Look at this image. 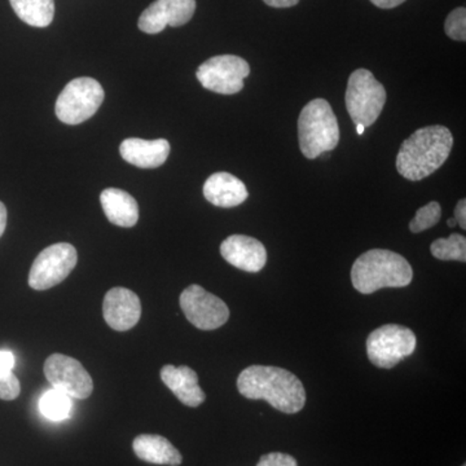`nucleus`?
<instances>
[{
  "label": "nucleus",
  "mask_w": 466,
  "mask_h": 466,
  "mask_svg": "<svg viewBox=\"0 0 466 466\" xmlns=\"http://www.w3.org/2000/svg\"><path fill=\"white\" fill-rule=\"evenodd\" d=\"M238 389L248 400H266L275 410L297 413L305 407L306 391L300 380L283 368L251 366L242 370Z\"/></svg>",
  "instance_id": "obj_1"
},
{
  "label": "nucleus",
  "mask_w": 466,
  "mask_h": 466,
  "mask_svg": "<svg viewBox=\"0 0 466 466\" xmlns=\"http://www.w3.org/2000/svg\"><path fill=\"white\" fill-rule=\"evenodd\" d=\"M453 137L446 126L420 128L401 144L397 170L401 177L419 182L435 173L450 157Z\"/></svg>",
  "instance_id": "obj_2"
},
{
  "label": "nucleus",
  "mask_w": 466,
  "mask_h": 466,
  "mask_svg": "<svg viewBox=\"0 0 466 466\" xmlns=\"http://www.w3.org/2000/svg\"><path fill=\"white\" fill-rule=\"evenodd\" d=\"M412 278V267L407 259L385 249L361 254L351 269L352 285L361 294H372L383 288H404Z\"/></svg>",
  "instance_id": "obj_3"
},
{
  "label": "nucleus",
  "mask_w": 466,
  "mask_h": 466,
  "mask_svg": "<svg viewBox=\"0 0 466 466\" xmlns=\"http://www.w3.org/2000/svg\"><path fill=\"white\" fill-rule=\"evenodd\" d=\"M299 148L306 158L320 157L339 146V127L332 106L324 99L309 101L299 118Z\"/></svg>",
  "instance_id": "obj_4"
},
{
  "label": "nucleus",
  "mask_w": 466,
  "mask_h": 466,
  "mask_svg": "<svg viewBox=\"0 0 466 466\" xmlns=\"http://www.w3.org/2000/svg\"><path fill=\"white\" fill-rule=\"evenodd\" d=\"M346 109L355 125L370 127L381 115L386 103L385 87L367 69L351 73L346 88Z\"/></svg>",
  "instance_id": "obj_5"
},
{
  "label": "nucleus",
  "mask_w": 466,
  "mask_h": 466,
  "mask_svg": "<svg viewBox=\"0 0 466 466\" xmlns=\"http://www.w3.org/2000/svg\"><path fill=\"white\" fill-rule=\"evenodd\" d=\"M104 90L96 79L82 76L73 79L58 95L56 116L66 125L84 124L99 110L104 101Z\"/></svg>",
  "instance_id": "obj_6"
},
{
  "label": "nucleus",
  "mask_w": 466,
  "mask_h": 466,
  "mask_svg": "<svg viewBox=\"0 0 466 466\" xmlns=\"http://www.w3.org/2000/svg\"><path fill=\"white\" fill-rule=\"evenodd\" d=\"M417 339L410 328L382 325L367 339V355L373 366L391 370L415 352Z\"/></svg>",
  "instance_id": "obj_7"
},
{
  "label": "nucleus",
  "mask_w": 466,
  "mask_h": 466,
  "mask_svg": "<svg viewBox=\"0 0 466 466\" xmlns=\"http://www.w3.org/2000/svg\"><path fill=\"white\" fill-rule=\"evenodd\" d=\"M78 254L66 242L51 245L34 260L29 274V285L34 290H47L63 283L76 268Z\"/></svg>",
  "instance_id": "obj_8"
},
{
  "label": "nucleus",
  "mask_w": 466,
  "mask_h": 466,
  "mask_svg": "<svg viewBox=\"0 0 466 466\" xmlns=\"http://www.w3.org/2000/svg\"><path fill=\"white\" fill-rule=\"evenodd\" d=\"M249 75V64L235 55L208 58L196 72L202 87L220 95L240 92L244 88V79Z\"/></svg>",
  "instance_id": "obj_9"
},
{
  "label": "nucleus",
  "mask_w": 466,
  "mask_h": 466,
  "mask_svg": "<svg viewBox=\"0 0 466 466\" xmlns=\"http://www.w3.org/2000/svg\"><path fill=\"white\" fill-rule=\"evenodd\" d=\"M180 308L187 320L201 330L218 329L229 319L228 306L200 285H191L183 290Z\"/></svg>",
  "instance_id": "obj_10"
},
{
  "label": "nucleus",
  "mask_w": 466,
  "mask_h": 466,
  "mask_svg": "<svg viewBox=\"0 0 466 466\" xmlns=\"http://www.w3.org/2000/svg\"><path fill=\"white\" fill-rule=\"evenodd\" d=\"M43 370L52 388L76 400H87L94 391L90 373L76 359L63 354L51 355Z\"/></svg>",
  "instance_id": "obj_11"
},
{
  "label": "nucleus",
  "mask_w": 466,
  "mask_h": 466,
  "mask_svg": "<svg viewBox=\"0 0 466 466\" xmlns=\"http://www.w3.org/2000/svg\"><path fill=\"white\" fill-rule=\"evenodd\" d=\"M196 0H156L144 9L137 26L143 33L158 34L167 26H183L192 20Z\"/></svg>",
  "instance_id": "obj_12"
},
{
  "label": "nucleus",
  "mask_w": 466,
  "mask_h": 466,
  "mask_svg": "<svg viewBox=\"0 0 466 466\" xmlns=\"http://www.w3.org/2000/svg\"><path fill=\"white\" fill-rule=\"evenodd\" d=\"M103 314L112 329L126 332L134 328L142 317L139 297L126 288H113L104 299Z\"/></svg>",
  "instance_id": "obj_13"
},
{
  "label": "nucleus",
  "mask_w": 466,
  "mask_h": 466,
  "mask_svg": "<svg viewBox=\"0 0 466 466\" xmlns=\"http://www.w3.org/2000/svg\"><path fill=\"white\" fill-rule=\"evenodd\" d=\"M223 258L245 272H259L267 263L265 245L245 235H232L220 245Z\"/></svg>",
  "instance_id": "obj_14"
},
{
  "label": "nucleus",
  "mask_w": 466,
  "mask_h": 466,
  "mask_svg": "<svg viewBox=\"0 0 466 466\" xmlns=\"http://www.w3.org/2000/svg\"><path fill=\"white\" fill-rule=\"evenodd\" d=\"M122 158L140 168L162 167L170 155V143L167 139L144 140L130 137L119 147Z\"/></svg>",
  "instance_id": "obj_15"
},
{
  "label": "nucleus",
  "mask_w": 466,
  "mask_h": 466,
  "mask_svg": "<svg viewBox=\"0 0 466 466\" xmlns=\"http://www.w3.org/2000/svg\"><path fill=\"white\" fill-rule=\"evenodd\" d=\"M161 380L184 406L196 408L207 400L198 383V376L192 368L167 364L161 370Z\"/></svg>",
  "instance_id": "obj_16"
},
{
  "label": "nucleus",
  "mask_w": 466,
  "mask_h": 466,
  "mask_svg": "<svg viewBox=\"0 0 466 466\" xmlns=\"http://www.w3.org/2000/svg\"><path fill=\"white\" fill-rule=\"evenodd\" d=\"M205 198L214 207L236 208L247 201V187L235 175L216 173L208 177L204 184Z\"/></svg>",
  "instance_id": "obj_17"
},
{
  "label": "nucleus",
  "mask_w": 466,
  "mask_h": 466,
  "mask_svg": "<svg viewBox=\"0 0 466 466\" xmlns=\"http://www.w3.org/2000/svg\"><path fill=\"white\" fill-rule=\"evenodd\" d=\"M100 202L113 225L131 228L139 220V205L130 193L118 188H106L101 192Z\"/></svg>",
  "instance_id": "obj_18"
},
{
  "label": "nucleus",
  "mask_w": 466,
  "mask_h": 466,
  "mask_svg": "<svg viewBox=\"0 0 466 466\" xmlns=\"http://www.w3.org/2000/svg\"><path fill=\"white\" fill-rule=\"evenodd\" d=\"M133 447L135 455L149 464L177 466L183 461L179 451L161 435H139Z\"/></svg>",
  "instance_id": "obj_19"
},
{
  "label": "nucleus",
  "mask_w": 466,
  "mask_h": 466,
  "mask_svg": "<svg viewBox=\"0 0 466 466\" xmlns=\"http://www.w3.org/2000/svg\"><path fill=\"white\" fill-rule=\"evenodd\" d=\"M15 14L27 25L47 27L54 20V0H9Z\"/></svg>",
  "instance_id": "obj_20"
},
{
  "label": "nucleus",
  "mask_w": 466,
  "mask_h": 466,
  "mask_svg": "<svg viewBox=\"0 0 466 466\" xmlns=\"http://www.w3.org/2000/svg\"><path fill=\"white\" fill-rule=\"evenodd\" d=\"M16 358L8 350H0V400H15L20 395V381L14 373Z\"/></svg>",
  "instance_id": "obj_21"
},
{
  "label": "nucleus",
  "mask_w": 466,
  "mask_h": 466,
  "mask_svg": "<svg viewBox=\"0 0 466 466\" xmlns=\"http://www.w3.org/2000/svg\"><path fill=\"white\" fill-rule=\"evenodd\" d=\"M39 408H41L43 415L52 421H63L72 412V400H70L69 395L52 389L43 394L41 401H39Z\"/></svg>",
  "instance_id": "obj_22"
},
{
  "label": "nucleus",
  "mask_w": 466,
  "mask_h": 466,
  "mask_svg": "<svg viewBox=\"0 0 466 466\" xmlns=\"http://www.w3.org/2000/svg\"><path fill=\"white\" fill-rule=\"evenodd\" d=\"M431 254L441 260L466 262V238L459 233H452L447 238H438L431 247Z\"/></svg>",
  "instance_id": "obj_23"
},
{
  "label": "nucleus",
  "mask_w": 466,
  "mask_h": 466,
  "mask_svg": "<svg viewBox=\"0 0 466 466\" xmlns=\"http://www.w3.org/2000/svg\"><path fill=\"white\" fill-rule=\"evenodd\" d=\"M441 217V208L438 202L431 201L417 210L415 218L410 220V232L420 233L438 225Z\"/></svg>",
  "instance_id": "obj_24"
},
{
  "label": "nucleus",
  "mask_w": 466,
  "mask_h": 466,
  "mask_svg": "<svg viewBox=\"0 0 466 466\" xmlns=\"http://www.w3.org/2000/svg\"><path fill=\"white\" fill-rule=\"evenodd\" d=\"M444 32L453 41H466V9L459 7L453 9L444 23Z\"/></svg>",
  "instance_id": "obj_25"
},
{
  "label": "nucleus",
  "mask_w": 466,
  "mask_h": 466,
  "mask_svg": "<svg viewBox=\"0 0 466 466\" xmlns=\"http://www.w3.org/2000/svg\"><path fill=\"white\" fill-rule=\"evenodd\" d=\"M257 466H299L297 460L288 453L271 452L263 455Z\"/></svg>",
  "instance_id": "obj_26"
},
{
  "label": "nucleus",
  "mask_w": 466,
  "mask_h": 466,
  "mask_svg": "<svg viewBox=\"0 0 466 466\" xmlns=\"http://www.w3.org/2000/svg\"><path fill=\"white\" fill-rule=\"evenodd\" d=\"M455 218L456 223L460 227H461L462 229H466V201L465 198H462V200H460L458 202V205H456L455 208Z\"/></svg>",
  "instance_id": "obj_27"
},
{
  "label": "nucleus",
  "mask_w": 466,
  "mask_h": 466,
  "mask_svg": "<svg viewBox=\"0 0 466 466\" xmlns=\"http://www.w3.org/2000/svg\"><path fill=\"white\" fill-rule=\"evenodd\" d=\"M263 2L272 8H290L299 5V0H263Z\"/></svg>",
  "instance_id": "obj_28"
},
{
  "label": "nucleus",
  "mask_w": 466,
  "mask_h": 466,
  "mask_svg": "<svg viewBox=\"0 0 466 466\" xmlns=\"http://www.w3.org/2000/svg\"><path fill=\"white\" fill-rule=\"evenodd\" d=\"M376 7L381 9H392L395 7H400V5H403L406 0H370Z\"/></svg>",
  "instance_id": "obj_29"
},
{
  "label": "nucleus",
  "mask_w": 466,
  "mask_h": 466,
  "mask_svg": "<svg viewBox=\"0 0 466 466\" xmlns=\"http://www.w3.org/2000/svg\"><path fill=\"white\" fill-rule=\"evenodd\" d=\"M5 227H7V208H5V204L0 201V238H2L3 233H5Z\"/></svg>",
  "instance_id": "obj_30"
},
{
  "label": "nucleus",
  "mask_w": 466,
  "mask_h": 466,
  "mask_svg": "<svg viewBox=\"0 0 466 466\" xmlns=\"http://www.w3.org/2000/svg\"><path fill=\"white\" fill-rule=\"evenodd\" d=\"M456 225H458V223H456L455 218H450V219L447 220V226L451 227V228H453Z\"/></svg>",
  "instance_id": "obj_31"
},
{
  "label": "nucleus",
  "mask_w": 466,
  "mask_h": 466,
  "mask_svg": "<svg viewBox=\"0 0 466 466\" xmlns=\"http://www.w3.org/2000/svg\"><path fill=\"white\" fill-rule=\"evenodd\" d=\"M364 131H366V127L363 125H357V133L358 135H363Z\"/></svg>",
  "instance_id": "obj_32"
},
{
  "label": "nucleus",
  "mask_w": 466,
  "mask_h": 466,
  "mask_svg": "<svg viewBox=\"0 0 466 466\" xmlns=\"http://www.w3.org/2000/svg\"><path fill=\"white\" fill-rule=\"evenodd\" d=\"M462 466H465V465H462Z\"/></svg>",
  "instance_id": "obj_33"
}]
</instances>
